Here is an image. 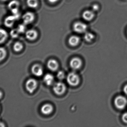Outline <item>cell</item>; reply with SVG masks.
I'll return each mask as SVG.
<instances>
[{
    "label": "cell",
    "mask_w": 127,
    "mask_h": 127,
    "mask_svg": "<svg viewBox=\"0 0 127 127\" xmlns=\"http://www.w3.org/2000/svg\"><path fill=\"white\" fill-rule=\"evenodd\" d=\"M66 81L70 85L76 86L79 84L80 78L76 73L72 72H70L68 75Z\"/></svg>",
    "instance_id": "obj_1"
},
{
    "label": "cell",
    "mask_w": 127,
    "mask_h": 127,
    "mask_svg": "<svg viewBox=\"0 0 127 127\" xmlns=\"http://www.w3.org/2000/svg\"><path fill=\"white\" fill-rule=\"evenodd\" d=\"M87 25L81 22H76L73 24L72 28L73 30L77 33L82 34L86 32L87 29Z\"/></svg>",
    "instance_id": "obj_2"
},
{
    "label": "cell",
    "mask_w": 127,
    "mask_h": 127,
    "mask_svg": "<svg viewBox=\"0 0 127 127\" xmlns=\"http://www.w3.org/2000/svg\"><path fill=\"white\" fill-rule=\"evenodd\" d=\"M116 107L119 109L122 110L126 107L127 104V99L125 97L119 95L116 98L114 101Z\"/></svg>",
    "instance_id": "obj_3"
},
{
    "label": "cell",
    "mask_w": 127,
    "mask_h": 127,
    "mask_svg": "<svg viewBox=\"0 0 127 127\" xmlns=\"http://www.w3.org/2000/svg\"><path fill=\"white\" fill-rule=\"evenodd\" d=\"M66 87L62 82L56 83L53 85V90L55 94L58 95H62L65 91Z\"/></svg>",
    "instance_id": "obj_4"
},
{
    "label": "cell",
    "mask_w": 127,
    "mask_h": 127,
    "mask_svg": "<svg viewBox=\"0 0 127 127\" xmlns=\"http://www.w3.org/2000/svg\"><path fill=\"white\" fill-rule=\"evenodd\" d=\"M38 83L35 79L33 78L29 79L26 82L25 87L26 89L30 93L34 92L37 88Z\"/></svg>",
    "instance_id": "obj_5"
},
{
    "label": "cell",
    "mask_w": 127,
    "mask_h": 127,
    "mask_svg": "<svg viewBox=\"0 0 127 127\" xmlns=\"http://www.w3.org/2000/svg\"><path fill=\"white\" fill-rule=\"evenodd\" d=\"M35 18V14L32 12H27L22 16L23 22L25 25L31 24L34 21Z\"/></svg>",
    "instance_id": "obj_6"
},
{
    "label": "cell",
    "mask_w": 127,
    "mask_h": 127,
    "mask_svg": "<svg viewBox=\"0 0 127 127\" xmlns=\"http://www.w3.org/2000/svg\"><path fill=\"white\" fill-rule=\"evenodd\" d=\"M82 65V61L78 57H74L71 59L69 63L70 67L74 70L79 69L81 67Z\"/></svg>",
    "instance_id": "obj_7"
},
{
    "label": "cell",
    "mask_w": 127,
    "mask_h": 127,
    "mask_svg": "<svg viewBox=\"0 0 127 127\" xmlns=\"http://www.w3.org/2000/svg\"><path fill=\"white\" fill-rule=\"evenodd\" d=\"M19 3L18 1L13 0L10 1L8 4V8L11 10L12 14L18 13L19 12Z\"/></svg>",
    "instance_id": "obj_8"
},
{
    "label": "cell",
    "mask_w": 127,
    "mask_h": 127,
    "mask_svg": "<svg viewBox=\"0 0 127 127\" xmlns=\"http://www.w3.org/2000/svg\"><path fill=\"white\" fill-rule=\"evenodd\" d=\"M31 71L33 75L39 77L43 74V69L42 67L39 64H35L32 66Z\"/></svg>",
    "instance_id": "obj_9"
},
{
    "label": "cell",
    "mask_w": 127,
    "mask_h": 127,
    "mask_svg": "<svg viewBox=\"0 0 127 127\" xmlns=\"http://www.w3.org/2000/svg\"><path fill=\"white\" fill-rule=\"evenodd\" d=\"M25 36L26 38L28 40L30 41H34L38 37V32L35 30L31 29L26 31Z\"/></svg>",
    "instance_id": "obj_10"
},
{
    "label": "cell",
    "mask_w": 127,
    "mask_h": 127,
    "mask_svg": "<svg viewBox=\"0 0 127 127\" xmlns=\"http://www.w3.org/2000/svg\"><path fill=\"white\" fill-rule=\"evenodd\" d=\"M95 16V13L92 10H86L82 13V18L85 21H90L93 19Z\"/></svg>",
    "instance_id": "obj_11"
},
{
    "label": "cell",
    "mask_w": 127,
    "mask_h": 127,
    "mask_svg": "<svg viewBox=\"0 0 127 127\" xmlns=\"http://www.w3.org/2000/svg\"><path fill=\"white\" fill-rule=\"evenodd\" d=\"M17 19L16 17L13 15L9 16L4 19V25L7 27H11L14 24L15 21Z\"/></svg>",
    "instance_id": "obj_12"
},
{
    "label": "cell",
    "mask_w": 127,
    "mask_h": 127,
    "mask_svg": "<svg viewBox=\"0 0 127 127\" xmlns=\"http://www.w3.org/2000/svg\"><path fill=\"white\" fill-rule=\"evenodd\" d=\"M41 112L45 115H49L52 113L53 110V106L50 104H45L41 108Z\"/></svg>",
    "instance_id": "obj_13"
},
{
    "label": "cell",
    "mask_w": 127,
    "mask_h": 127,
    "mask_svg": "<svg viewBox=\"0 0 127 127\" xmlns=\"http://www.w3.org/2000/svg\"><path fill=\"white\" fill-rule=\"evenodd\" d=\"M80 42V38L78 36L72 35L69 38L68 42L69 45L72 47L77 46Z\"/></svg>",
    "instance_id": "obj_14"
},
{
    "label": "cell",
    "mask_w": 127,
    "mask_h": 127,
    "mask_svg": "<svg viewBox=\"0 0 127 127\" xmlns=\"http://www.w3.org/2000/svg\"><path fill=\"white\" fill-rule=\"evenodd\" d=\"M47 65L48 68L52 71H55L57 70L59 66L57 61L53 59L50 60L48 62Z\"/></svg>",
    "instance_id": "obj_15"
},
{
    "label": "cell",
    "mask_w": 127,
    "mask_h": 127,
    "mask_svg": "<svg viewBox=\"0 0 127 127\" xmlns=\"http://www.w3.org/2000/svg\"><path fill=\"white\" fill-rule=\"evenodd\" d=\"M43 80L46 85L48 86H50L54 82V77L51 74H47L45 75Z\"/></svg>",
    "instance_id": "obj_16"
},
{
    "label": "cell",
    "mask_w": 127,
    "mask_h": 127,
    "mask_svg": "<svg viewBox=\"0 0 127 127\" xmlns=\"http://www.w3.org/2000/svg\"><path fill=\"white\" fill-rule=\"evenodd\" d=\"M8 36V34L4 29L0 28V44L5 42Z\"/></svg>",
    "instance_id": "obj_17"
},
{
    "label": "cell",
    "mask_w": 127,
    "mask_h": 127,
    "mask_svg": "<svg viewBox=\"0 0 127 127\" xmlns=\"http://www.w3.org/2000/svg\"><path fill=\"white\" fill-rule=\"evenodd\" d=\"M95 38V34L90 32H86L84 37V40L88 42H91L93 41Z\"/></svg>",
    "instance_id": "obj_18"
},
{
    "label": "cell",
    "mask_w": 127,
    "mask_h": 127,
    "mask_svg": "<svg viewBox=\"0 0 127 127\" xmlns=\"http://www.w3.org/2000/svg\"><path fill=\"white\" fill-rule=\"evenodd\" d=\"M27 4L28 7L31 8H36L38 5V0H27Z\"/></svg>",
    "instance_id": "obj_19"
},
{
    "label": "cell",
    "mask_w": 127,
    "mask_h": 127,
    "mask_svg": "<svg viewBox=\"0 0 127 127\" xmlns=\"http://www.w3.org/2000/svg\"><path fill=\"white\" fill-rule=\"evenodd\" d=\"M23 47V46L22 44L19 42H15L13 45V49L16 52H19L21 51L22 50Z\"/></svg>",
    "instance_id": "obj_20"
},
{
    "label": "cell",
    "mask_w": 127,
    "mask_h": 127,
    "mask_svg": "<svg viewBox=\"0 0 127 127\" xmlns=\"http://www.w3.org/2000/svg\"><path fill=\"white\" fill-rule=\"evenodd\" d=\"M6 51L4 48L0 47V62L3 60L6 57Z\"/></svg>",
    "instance_id": "obj_21"
},
{
    "label": "cell",
    "mask_w": 127,
    "mask_h": 127,
    "mask_svg": "<svg viewBox=\"0 0 127 127\" xmlns=\"http://www.w3.org/2000/svg\"><path fill=\"white\" fill-rule=\"evenodd\" d=\"M20 33L17 29H14L12 30L10 32V35L12 38H17Z\"/></svg>",
    "instance_id": "obj_22"
},
{
    "label": "cell",
    "mask_w": 127,
    "mask_h": 127,
    "mask_svg": "<svg viewBox=\"0 0 127 127\" xmlns=\"http://www.w3.org/2000/svg\"><path fill=\"white\" fill-rule=\"evenodd\" d=\"M26 25L24 23V24H21L18 25L17 29L20 33H24L25 32L26 29Z\"/></svg>",
    "instance_id": "obj_23"
},
{
    "label": "cell",
    "mask_w": 127,
    "mask_h": 127,
    "mask_svg": "<svg viewBox=\"0 0 127 127\" xmlns=\"http://www.w3.org/2000/svg\"><path fill=\"white\" fill-rule=\"evenodd\" d=\"M57 78L60 80H63L65 78V75L63 71H60L57 73Z\"/></svg>",
    "instance_id": "obj_24"
},
{
    "label": "cell",
    "mask_w": 127,
    "mask_h": 127,
    "mask_svg": "<svg viewBox=\"0 0 127 127\" xmlns=\"http://www.w3.org/2000/svg\"><path fill=\"white\" fill-rule=\"evenodd\" d=\"M92 10L94 12L98 11L99 9V6L97 4H94L92 6Z\"/></svg>",
    "instance_id": "obj_25"
},
{
    "label": "cell",
    "mask_w": 127,
    "mask_h": 127,
    "mask_svg": "<svg viewBox=\"0 0 127 127\" xmlns=\"http://www.w3.org/2000/svg\"><path fill=\"white\" fill-rule=\"evenodd\" d=\"M122 119L125 123L127 124V112L123 114L122 116Z\"/></svg>",
    "instance_id": "obj_26"
},
{
    "label": "cell",
    "mask_w": 127,
    "mask_h": 127,
    "mask_svg": "<svg viewBox=\"0 0 127 127\" xmlns=\"http://www.w3.org/2000/svg\"><path fill=\"white\" fill-rule=\"evenodd\" d=\"M50 3H54L56 2H57L59 0H48Z\"/></svg>",
    "instance_id": "obj_27"
},
{
    "label": "cell",
    "mask_w": 127,
    "mask_h": 127,
    "mask_svg": "<svg viewBox=\"0 0 127 127\" xmlns=\"http://www.w3.org/2000/svg\"><path fill=\"white\" fill-rule=\"evenodd\" d=\"M124 92L127 95V85H126L124 87Z\"/></svg>",
    "instance_id": "obj_28"
},
{
    "label": "cell",
    "mask_w": 127,
    "mask_h": 127,
    "mask_svg": "<svg viewBox=\"0 0 127 127\" xmlns=\"http://www.w3.org/2000/svg\"><path fill=\"white\" fill-rule=\"evenodd\" d=\"M4 125L3 123L0 122V127H4Z\"/></svg>",
    "instance_id": "obj_29"
},
{
    "label": "cell",
    "mask_w": 127,
    "mask_h": 127,
    "mask_svg": "<svg viewBox=\"0 0 127 127\" xmlns=\"http://www.w3.org/2000/svg\"><path fill=\"white\" fill-rule=\"evenodd\" d=\"M2 92H1V91H0V99H1V97H2Z\"/></svg>",
    "instance_id": "obj_30"
},
{
    "label": "cell",
    "mask_w": 127,
    "mask_h": 127,
    "mask_svg": "<svg viewBox=\"0 0 127 127\" xmlns=\"http://www.w3.org/2000/svg\"><path fill=\"white\" fill-rule=\"evenodd\" d=\"M2 1H6L7 0H1Z\"/></svg>",
    "instance_id": "obj_31"
},
{
    "label": "cell",
    "mask_w": 127,
    "mask_h": 127,
    "mask_svg": "<svg viewBox=\"0 0 127 127\" xmlns=\"http://www.w3.org/2000/svg\"></svg>",
    "instance_id": "obj_32"
}]
</instances>
